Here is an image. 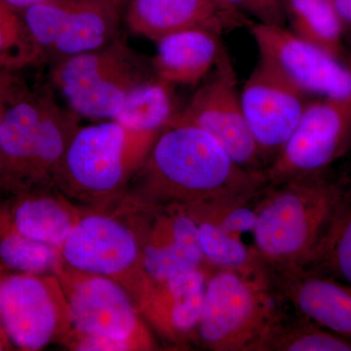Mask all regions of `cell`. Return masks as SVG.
<instances>
[{"label":"cell","instance_id":"obj_5","mask_svg":"<svg viewBox=\"0 0 351 351\" xmlns=\"http://www.w3.org/2000/svg\"><path fill=\"white\" fill-rule=\"evenodd\" d=\"M285 306L269 269L253 274L211 269L196 345L212 351H262Z\"/></svg>","mask_w":351,"mask_h":351},{"label":"cell","instance_id":"obj_13","mask_svg":"<svg viewBox=\"0 0 351 351\" xmlns=\"http://www.w3.org/2000/svg\"><path fill=\"white\" fill-rule=\"evenodd\" d=\"M308 96L263 57L245 82L242 108L267 169L299 123Z\"/></svg>","mask_w":351,"mask_h":351},{"label":"cell","instance_id":"obj_11","mask_svg":"<svg viewBox=\"0 0 351 351\" xmlns=\"http://www.w3.org/2000/svg\"><path fill=\"white\" fill-rule=\"evenodd\" d=\"M186 107L170 124H186L206 132L242 167L265 173L260 152L242 108L237 75L226 49Z\"/></svg>","mask_w":351,"mask_h":351},{"label":"cell","instance_id":"obj_22","mask_svg":"<svg viewBox=\"0 0 351 351\" xmlns=\"http://www.w3.org/2000/svg\"><path fill=\"white\" fill-rule=\"evenodd\" d=\"M343 186L326 235L307 267L351 285V169L341 171Z\"/></svg>","mask_w":351,"mask_h":351},{"label":"cell","instance_id":"obj_29","mask_svg":"<svg viewBox=\"0 0 351 351\" xmlns=\"http://www.w3.org/2000/svg\"><path fill=\"white\" fill-rule=\"evenodd\" d=\"M221 9L230 12L249 15L258 24L285 25L284 0H215Z\"/></svg>","mask_w":351,"mask_h":351},{"label":"cell","instance_id":"obj_31","mask_svg":"<svg viewBox=\"0 0 351 351\" xmlns=\"http://www.w3.org/2000/svg\"><path fill=\"white\" fill-rule=\"evenodd\" d=\"M25 90L20 80L11 75L9 71L0 68V108L8 106Z\"/></svg>","mask_w":351,"mask_h":351},{"label":"cell","instance_id":"obj_8","mask_svg":"<svg viewBox=\"0 0 351 351\" xmlns=\"http://www.w3.org/2000/svg\"><path fill=\"white\" fill-rule=\"evenodd\" d=\"M0 324L15 350L60 343L73 327L58 277L15 271L0 263Z\"/></svg>","mask_w":351,"mask_h":351},{"label":"cell","instance_id":"obj_10","mask_svg":"<svg viewBox=\"0 0 351 351\" xmlns=\"http://www.w3.org/2000/svg\"><path fill=\"white\" fill-rule=\"evenodd\" d=\"M55 276L63 288L76 331L136 341L143 351L158 350L130 294L108 277L69 267L63 260Z\"/></svg>","mask_w":351,"mask_h":351},{"label":"cell","instance_id":"obj_24","mask_svg":"<svg viewBox=\"0 0 351 351\" xmlns=\"http://www.w3.org/2000/svg\"><path fill=\"white\" fill-rule=\"evenodd\" d=\"M59 249L25 237L14 225L6 202L0 203V263L15 271L54 274Z\"/></svg>","mask_w":351,"mask_h":351},{"label":"cell","instance_id":"obj_12","mask_svg":"<svg viewBox=\"0 0 351 351\" xmlns=\"http://www.w3.org/2000/svg\"><path fill=\"white\" fill-rule=\"evenodd\" d=\"M351 152V103L309 101L287 143L267 169L269 184L329 172Z\"/></svg>","mask_w":351,"mask_h":351},{"label":"cell","instance_id":"obj_32","mask_svg":"<svg viewBox=\"0 0 351 351\" xmlns=\"http://www.w3.org/2000/svg\"><path fill=\"white\" fill-rule=\"evenodd\" d=\"M343 22L345 32H351V0H332Z\"/></svg>","mask_w":351,"mask_h":351},{"label":"cell","instance_id":"obj_14","mask_svg":"<svg viewBox=\"0 0 351 351\" xmlns=\"http://www.w3.org/2000/svg\"><path fill=\"white\" fill-rule=\"evenodd\" d=\"M260 56L274 64L309 96L351 103V66L304 40L285 25L252 23Z\"/></svg>","mask_w":351,"mask_h":351},{"label":"cell","instance_id":"obj_25","mask_svg":"<svg viewBox=\"0 0 351 351\" xmlns=\"http://www.w3.org/2000/svg\"><path fill=\"white\" fill-rule=\"evenodd\" d=\"M171 88L157 78L141 85L127 97L112 120L136 130L161 133L177 113Z\"/></svg>","mask_w":351,"mask_h":351},{"label":"cell","instance_id":"obj_16","mask_svg":"<svg viewBox=\"0 0 351 351\" xmlns=\"http://www.w3.org/2000/svg\"><path fill=\"white\" fill-rule=\"evenodd\" d=\"M207 265L152 284L137 302L145 323L177 350L197 343L208 276Z\"/></svg>","mask_w":351,"mask_h":351},{"label":"cell","instance_id":"obj_23","mask_svg":"<svg viewBox=\"0 0 351 351\" xmlns=\"http://www.w3.org/2000/svg\"><path fill=\"white\" fill-rule=\"evenodd\" d=\"M262 351H351V339L325 329L286 302Z\"/></svg>","mask_w":351,"mask_h":351},{"label":"cell","instance_id":"obj_26","mask_svg":"<svg viewBox=\"0 0 351 351\" xmlns=\"http://www.w3.org/2000/svg\"><path fill=\"white\" fill-rule=\"evenodd\" d=\"M197 226L198 239L205 265L210 269H230L253 274L269 269L255 250L239 237H233L219 226L193 219Z\"/></svg>","mask_w":351,"mask_h":351},{"label":"cell","instance_id":"obj_4","mask_svg":"<svg viewBox=\"0 0 351 351\" xmlns=\"http://www.w3.org/2000/svg\"><path fill=\"white\" fill-rule=\"evenodd\" d=\"M80 126V117L52 96L25 90L7 106L0 122V189L15 193L54 184Z\"/></svg>","mask_w":351,"mask_h":351},{"label":"cell","instance_id":"obj_17","mask_svg":"<svg viewBox=\"0 0 351 351\" xmlns=\"http://www.w3.org/2000/svg\"><path fill=\"white\" fill-rule=\"evenodd\" d=\"M279 294L295 311L351 339V285L307 267L270 269Z\"/></svg>","mask_w":351,"mask_h":351},{"label":"cell","instance_id":"obj_36","mask_svg":"<svg viewBox=\"0 0 351 351\" xmlns=\"http://www.w3.org/2000/svg\"><path fill=\"white\" fill-rule=\"evenodd\" d=\"M117 1L119 2V3H120V2L123 1V0H117Z\"/></svg>","mask_w":351,"mask_h":351},{"label":"cell","instance_id":"obj_34","mask_svg":"<svg viewBox=\"0 0 351 351\" xmlns=\"http://www.w3.org/2000/svg\"><path fill=\"white\" fill-rule=\"evenodd\" d=\"M15 350L11 341H9L6 332H4L3 328L0 324V351Z\"/></svg>","mask_w":351,"mask_h":351},{"label":"cell","instance_id":"obj_2","mask_svg":"<svg viewBox=\"0 0 351 351\" xmlns=\"http://www.w3.org/2000/svg\"><path fill=\"white\" fill-rule=\"evenodd\" d=\"M341 171L267 184L258 195L254 248L270 269L306 267L319 249L338 205Z\"/></svg>","mask_w":351,"mask_h":351},{"label":"cell","instance_id":"obj_7","mask_svg":"<svg viewBox=\"0 0 351 351\" xmlns=\"http://www.w3.org/2000/svg\"><path fill=\"white\" fill-rule=\"evenodd\" d=\"M154 69L119 38L53 64L51 82L78 117L112 120L127 97L156 80Z\"/></svg>","mask_w":351,"mask_h":351},{"label":"cell","instance_id":"obj_9","mask_svg":"<svg viewBox=\"0 0 351 351\" xmlns=\"http://www.w3.org/2000/svg\"><path fill=\"white\" fill-rule=\"evenodd\" d=\"M117 0H49L23 11L43 59L53 64L99 49L117 39Z\"/></svg>","mask_w":351,"mask_h":351},{"label":"cell","instance_id":"obj_33","mask_svg":"<svg viewBox=\"0 0 351 351\" xmlns=\"http://www.w3.org/2000/svg\"><path fill=\"white\" fill-rule=\"evenodd\" d=\"M4 1L15 8L16 10L25 11L29 7L38 5V4L49 1V0H4Z\"/></svg>","mask_w":351,"mask_h":351},{"label":"cell","instance_id":"obj_35","mask_svg":"<svg viewBox=\"0 0 351 351\" xmlns=\"http://www.w3.org/2000/svg\"><path fill=\"white\" fill-rule=\"evenodd\" d=\"M6 107L0 108V122H1L2 115H3L4 110H5Z\"/></svg>","mask_w":351,"mask_h":351},{"label":"cell","instance_id":"obj_18","mask_svg":"<svg viewBox=\"0 0 351 351\" xmlns=\"http://www.w3.org/2000/svg\"><path fill=\"white\" fill-rule=\"evenodd\" d=\"M126 23L138 36L156 43L184 29H207L221 36L253 22L242 14L223 10L215 0H131Z\"/></svg>","mask_w":351,"mask_h":351},{"label":"cell","instance_id":"obj_28","mask_svg":"<svg viewBox=\"0 0 351 351\" xmlns=\"http://www.w3.org/2000/svg\"><path fill=\"white\" fill-rule=\"evenodd\" d=\"M262 191L234 199L196 203L182 207L191 218L210 221L233 237L241 239L244 233L254 232L257 223L256 204Z\"/></svg>","mask_w":351,"mask_h":351},{"label":"cell","instance_id":"obj_30","mask_svg":"<svg viewBox=\"0 0 351 351\" xmlns=\"http://www.w3.org/2000/svg\"><path fill=\"white\" fill-rule=\"evenodd\" d=\"M60 343L69 350L75 351H143L138 343L130 339L88 334L76 331L73 328Z\"/></svg>","mask_w":351,"mask_h":351},{"label":"cell","instance_id":"obj_6","mask_svg":"<svg viewBox=\"0 0 351 351\" xmlns=\"http://www.w3.org/2000/svg\"><path fill=\"white\" fill-rule=\"evenodd\" d=\"M60 255L73 269L120 284L136 304L149 287L143 269L138 206L127 195L113 209L85 208Z\"/></svg>","mask_w":351,"mask_h":351},{"label":"cell","instance_id":"obj_20","mask_svg":"<svg viewBox=\"0 0 351 351\" xmlns=\"http://www.w3.org/2000/svg\"><path fill=\"white\" fill-rule=\"evenodd\" d=\"M156 43L152 69L157 80L171 86L203 82L213 71L225 49L219 34L203 29L174 32Z\"/></svg>","mask_w":351,"mask_h":351},{"label":"cell","instance_id":"obj_1","mask_svg":"<svg viewBox=\"0 0 351 351\" xmlns=\"http://www.w3.org/2000/svg\"><path fill=\"white\" fill-rule=\"evenodd\" d=\"M136 177L137 186L126 195L149 206L234 199L269 184L265 173L242 167L211 135L186 124L160 134Z\"/></svg>","mask_w":351,"mask_h":351},{"label":"cell","instance_id":"obj_15","mask_svg":"<svg viewBox=\"0 0 351 351\" xmlns=\"http://www.w3.org/2000/svg\"><path fill=\"white\" fill-rule=\"evenodd\" d=\"M136 202L138 204L143 269L149 287L206 265L197 226L184 208L179 205L149 206Z\"/></svg>","mask_w":351,"mask_h":351},{"label":"cell","instance_id":"obj_21","mask_svg":"<svg viewBox=\"0 0 351 351\" xmlns=\"http://www.w3.org/2000/svg\"><path fill=\"white\" fill-rule=\"evenodd\" d=\"M286 20L299 38L345 60V27L332 0H284Z\"/></svg>","mask_w":351,"mask_h":351},{"label":"cell","instance_id":"obj_27","mask_svg":"<svg viewBox=\"0 0 351 351\" xmlns=\"http://www.w3.org/2000/svg\"><path fill=\"white\" fill-rule=\"evenodd\" d=\"M43 60L23 15L0 0V68L15 71Z\"/></svg>","mask_w":351,"mask_h":351},{"label":"cell","instance_id":"obj_19","mask_svg":"<svg viewBox=\"0 0 351 351\" xmlns=\"http://www.w3.org/2000/svg\"><path fill=\"white\" fill-rule=\"evenodd\" d=\"M5 201L14 225L25 237L61 248L84 212L54 184L15 191Z\"/></svg>","mask_w":351,"mask_h":351},{"label":"cell","instance_id":"obj_37","mask_svg":"<svg viewBox=\"0 0 351 351\" xmlns=\"http://www.w3.org/2000/svg\"><path fill=\"white\" fill-rule=\"evenodd\" d=\"M348 167H350V169H351V162L350 163V165H348Z\"/></svg>","mask_w":351,"mask_h":351},{"label":"cell","instance_id":"obj_3","mask_svg":"<svg viewBox=\"0 0 351 351\" xmlns=\"http://www.w3.org/2000/svg\"><path fill=\"white\" fill-rule=\"evenodd\" d=\"M161 133L115 120L80 126L53 180L55 186L82 206H112L125 195Z\"/></svg>","mask_w":351,"mask_h":351}]
</instances>
